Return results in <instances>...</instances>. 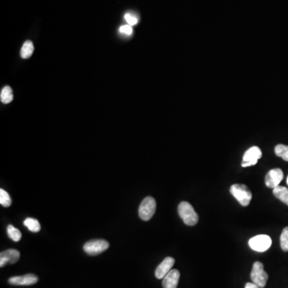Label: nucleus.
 <instances>
[{"instance_id":"11","label":"nucleus","mask_w":288,"mask_h":288,"mask_svg":"<svg viewBox=\"0 0 288 288\" xmlns=\"http://www.w3.org/2000/svg\"><path fill=\"white\" fill-rule=\"evenodd\" d=\"M175 264V258L172 257H167L157 267L155 270V277L157 279H164L169 272H171V268Z\"/></svg>"},{"instance_id":"24","label":"nucleus","mask_w":288,"mask_h":288,"mask_svg":"<svg viewBox=\"0 0 288 288\" xmlns=\"http://www.w3.org/2000/svg\"><path fill=\"white\" fill-rule=\"evenodd\" d=\"M287 183H288V178H287Z\"/></svg>"},{"instance_id":"6","label":"nucleus","mask_w":288,"mask_h":288,"mask_svg":"<svg viewBox=\"0 0 288 288\" xmlns=\"http://www.w3.org/2000/svg\"><path fill=\"white\" fill-rule=\"evenodd\" d=\"M109 243L106 240H95L86 243L83 250L89 256H97L108 249Z\"/></svg>"},{"instance_id":"4","label":"nucleus","mask_w":288,"mask_h":288,"mask_svg":"<svg viewBox=\"0 0 288 288\" xmlns=\"http://www.w3.org/2000/svg\"><path fill=\"white\" fill-rule=\"evenodd\" d=\"M156 210V202L153 197H146L138 208V214L141 219L148 221L152 218Z\"/></svg>"},{"instance_id":"2","label":"nucleus","mask_w":288,"mask_h":288,"mask_svg":"<svg viewBox=\"0 0 288 288\" xmlns=\"http://www.w3.org/2000/svg\"><path fill=\"white\" fill-rule=\"evenodd\" d=\"M230 192L236 198V200L243 207H247L251 203L252 193L246 185H232L230 187Z\"/></svg>"},{"instance_id":"22","label":"nucleus","mask_w":288,"mask_h":288,"mask_svg":"<svg viewBox=\"0 0 288 288\" xmlns=\"http://www.w3.org/2000/svg\"><path fill=\"white\" fill-rule=\"evenodd\" d=\"M120 31L124 35H132L133 32V29H132V26L123 25L120 28Z\"/></svg>"},{"instance_id":"7","label":"nucleus","mask_w":288,"mask_h":288,"mask_svg":"<svg viewBox=\"0 0 288 288\" xmlns=\"http://www.w3.org/2000/svg\"><path fill=\"white\" fill-rule=\"evenodd\" d=\"M261 157H262V151L260 150V148L256 147V146L251 147L243 154L242 162L243 167L256 165L258 163V159H261Z\"/></svg>"},{"instance_id":"8","label":"nucleus","mask_w":288,"mask_h":288,"mask_svg":"<svg viewBox=\"0 0 288 288\" xmlns=\"http://www.w3.org/2000/svg\"><path fill=\"white\" fill-rule=\"evenodd\" d=\"M284 179V172L280 168L272 169L266 175L265 184L269 188L274 189L278 187Z\"/></svg>"},{"instance_id":"10","label":"nucleus","mask_w":288,"mask_h":288,"mask_svg":"<svg viewBox=\"0 0 288 288\" xmlns=\"http://www.w3.org/2000/svg\"><path fill=\"white\" fill-rule=\"evenodd\" d=\"M20 257L19 251L15 249H8L0 254V267H4L7 263H14L18 262Z\"/></svg>"},{"instance_id":"12","label":"nucleus","mask_w":288,"mask_h":288,"mask_svg":"<svg viewBox=\"0 0 288 288\" xmlns=\"http://www.w3.org/2000/svg\"><path fill=\"white\" fill-rule=\"evenodd\" d=\"M180 273L178 270L171 269L163 280L164 288H177L180 281Z\"/></svg>"},{"instance_id":"15","label":"nucleus","mask_w":288,"mask_h":288,"mask_svg":"<svg viewBox=\"0 0 288 288\" xmlns=\"http://www.w3.org/2000/svg\"><path fill=\"white\" fill-rule=\"evenodd\" d=\"M0 99L2 104H10L13 100V93H12V88L7 86L2 88L0 94Z\"/></svg>"},{"instance_id":"5","label":"nucleus","mask_w":288,"mask_h":288,"mask_svg":"<svg viewBox=\"0 0 288 288\" xmlns=\"http://www.w3.org/2000/svg\"><path fill=\"white\" fill-rule=\"evenodd\" d=\"M249 246L251 249L258 252L268 251L272 246V239L267 235H256L249 240Z\"/></svg>"},{"instance_id":"3","label":"nucleus","mask_w":288,"mask_h":288,"mask_svg":"<svg viewBox=\"0 0 288 288\" xmlns=\"http://www.w3.org/2000/svg\"><path fill=\"white\" fill-rule=\"evenodd\" d=\"M251 279L252 283L259 288H263L266 286L268 282V274L264 271V267L261 262L254 263L251 272Z\"/></svg>"},{"instance_id":"14","label":"nucleus","mask_w":288,"mask_h":288,"mask_svg":"<svg viewBox=\"0 0 288 288\" xmlns=\"http://www.w3.org/2000/svg\"><path fill=\"white\" fill-rule=\"evenodd\" d=\"M34 52V45L30 40L25 42L21 49V56L23 59L30 58Z\"/></svg>"},{"instance_id":"13","label":"nucleus","mask_w":288,"mask_h":288,"mask_svg":"<svg viewBox=\"0 0 288 288\" xmlns=\"http://www.w3.org/2000/svg\"><path fill=\"white\" fill-rule=\"evenodd\" d=\"M273 194L277 198L288 206V189L283 186H278L273 189Z\"/></svg>"},{"instance_id":"21","label":"nucleus","mask_w":288,"mask_h":288,"mask_svg":"<svg viewBox=\"0 0 288 288\" xmlns=\"http://www.w3.org/2000/svg\"><path fill=\"white\" fill-rule=\"evenodd\" d=\"M124 18L125 20L127 21V23H128V25L134 26L138 23V18L132 13H127L125 15Z\"/></svg>"},{"instance_id":"9","label":"nucleus","mask_w":288,"mask_h":288,"mask_svg":"<svg viewBox=\"0 0 288 288\" xmlns=\"http://www.w3.org/2000/svg\"><path fill=\"white\" fill-rule=\"evenodd\" d=\"M38 277L34 274H28L22 276H14L10 278V284L15 285V286H30L34 285L37 283Z\"/></svg>"},{"instance_id":"23","label":"nucleus","mask_w":288,"mask_h":288,"mask_svg":"<svg viewBox=\"0 0 288 288\" xmlns=\"http://www.w3.org/2000/svg\"><path fill=\"white\" fill-rule=\"evenodd\" d=\"M244 288H258V287L257 286V285H256V284H253V283H247V284H246V285H245Z\"/></svg>"},{"instance_id":"19","label":"nucleus","mask_w":288,"mask_h":288,"mask_svg":"<svg viewBox=\"0 0 288 288\" xmlns=\"http://www.w3.org/2000/svg\"><path fill=\"white\" fill-rule=\"evenodd\" d=\"M0 204L5 208L12 205V199L9 195L3 189H0Z\"/></svg>"},{"instance_id":"1","label":"nucleus","mask_w":288,"mask_h":288,"mask_svg":"<svg viewBox=\"0 0 288 288\" xmlns=\"http://www.w3.org/2000/svg\"><path fill=\"white\" fill-rule=\"evenodd\" d=\"M178 212L180 218L187 226H195L198 221V215L192 204L187 202H182L178 207Z\"/></svg>"},{"instance_id":"17","label":"nucleus","mask_w":288,"mask_h":288,"mask_svg":"<svg viewBox=\"0 0 288 288\" xmlns=\"http://www.w3.org/2000/svg\"><path fill=\"white\" fill-rule=\"evenodd\" d=\"M274 153L277 156L280 157L282 159L288 162V146L284 144H279L274 148Z\"/></svg>"},{"instance_id":"16","label":"nucleus","mask_w":288,"mask_h":288,"mask_svg":"<svg viewBox=\"0 0 288 288\" xmlns=\"http://www.w3.org/2000/svg\"><path fill=\"white\" fill-rule=\"evenodd\" d=\"M23 224L32 232H39L41 229L39 221L37 219H33V218H27L23 222Z\"/></svg>"},{"instance_id":"20","label":"nucleus","mask_w":288,"mask_h":288,"mask_svg":"<svg viewBox=\"0 0 288 288\" xmlns=\"http://www.w3.org/2000/svg\"><path fill=\"white\" fill-rule=\"evenodd\" d=\"M280 246L284 251H288V227L282 231L280 236Z\"/></svg>"},{"instance_id":"18","label":"nucleus","mask_w":288,"mask_h":288,"mask_svg":"<svg viewBox=\"0 0 288 288\" xmlns=\"http://www.w3.org/2000/svg\"><path fill=\"white\" fill-rule=\"evenodd\" d=\"M7 234H8V236L15 242H19L22 237L20 230L15 228L12 225L7 227Z\"/></svg>"}]
</instances>
